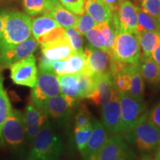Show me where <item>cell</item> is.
<instances>
[{
  "mask_svg": "<svg viewBox=\"0 0 160 160\" xmlns=\"http://www.w3.org/2000/svg\"><path fill=\"white\" fill-rule=\"evenodd\" d=\"M28 160H59L63 151L61 138L48 120L32 142Z\"/></svg>",
  "mask_w": 160,
  "mask_h": 160,
  "instance_id": "6da1fadb",
  "label": "cell"
},
{
  "mask_svg": "<svg viewBox=\"0 0 160 160\" xmlns=\"http://www.w3.org/2000/svg\"><path fill=\"white\" fill-rule=\"evenodd\" d=\"M31 21L22 12H9L0 38V53L31 37Z\"/></svg>",
  "mask_w": 160,
  "mask_h": 160,
  "instance_id": "7a4b0ae2",
  "label": "cell"
},
{
  "mask_svg": "<svg viewBox=\"0 0 160 160\" xmlns=\"http://www.w3.org/2000/svg\"><path fill=\"white\" fill-rule=\"evenodd\" d=\"M123 137L126 141L144 153L155 152L160 146V129L148 117Z\"/></svg>",
  "mask_w": 160,
  "mask_h": 160,
  "instance_id": "3957f363",
  "label": "cell"
},
{
  "mask_svg": "<svg viewBox=\"0 0 160 160\" xmlns=\"http://www.w3.org/2000/svg\"><path fill=\"white\" fill-rule=\"evenodd\" d=\"M121 111L122 134L134 128L148 117V111L143 100L131 97L128 93H117Z\"/></svg>",
  "mask_w": 160,
  "mask_h": 160,
  "instance_id": "277c9868",
  "label": "cell"
},
{
  "mask_svg": "<svg viewBox=\"0 0 160 160\" xmlns=\"http://www.w3.org/2000/svg\"><path fill=\"white\" fill-rule=\"evenodd\" d=\"M112 57L117 62L124 65H136L139 62L141 50L138 33L117 32Z\"/></svg>",
  "mask_w": 160,
  "mask_h": 160,
  "instance_id": "5b68a950",
  "label": "cell"
},
{
  "mask_svg": "<svg viewBox=\"0 0 160 160\" xmlns=\"http://www.w3.org/2000/svg\"><path fill=\"white\" fill-rule=\"evenodd\" d=\"M26 139L24 115L21 111L12 108L2 129L0 144L12 149L23 145Z\"/></svg>",
  "mask_w": 160,
  "mask_h": 160,
  "instance_id": "8992f818",
  "label": "cell"
},
{
  "mask_svg": "<svg viewBox=\"0 0 160 160\" xmlns=\"http://www.w3.org/2000/svg\"><path fill=\"white\" fill-rule=\"evenodd\" d=\"M84 55L86 62L84 73L92 76L110 74L112 77L117 62L110 53L88 45L84 50Z\"/></svg>",
  "mask_w": 160,
  "mask_h": 160,
  "instance_id": "52a82bcc",
  "label": "cell"
},
{
  "mask_svg": "<svg viewBox=\"0 0 160 160\" xmlns=\"http://www.w3.org/2000/svg\"><path fill=\"white\" fill-rule=\"evenodd\" d=\"M60 94L58 76L51 71H38L37 81L32 88L31 99L37 106L42 108L47 99Z\"/></svg>",
  "mask_w": 160,
  "mask_h": 160,
  "instance_id": "ba28073f",
  "label": "cell"
},
{
  "mask_svg": "<svg viewBox=\"0 0 160 160\" xmlns=\"http://www.w3.org/2000/svg\"><path fill=\"white\" fill-rule=\"evenodd\" d=\"M10 77L17 85L33 88L37 83L38 68L34 55L31 54L9 66Z\"/></svg>",
  "mask_w": 160,
  "mask_h": 160,
  "instance_id": "9c48e42d",
  "label": "cell"
},
{
  "mask_svg": "<svg viewBox=\"0 0 160 160\" xmlns=\"http://www.w3.org/2000/svg\"><path fill=\"white\" fill-rule=\"evenodd\" d=\"M96 160H137L122 136L110 137Z\"/></svg>",
  "mask_w": 160,
  "mask_h": 160,
  "instance_id": "30bf717a",
  "label": "cell"
},
{
  "mask_svg": "<svg viewBox=\"0 0 160 160\" xmlns=\"http://www.w3.org/2000/svg\"><path fill=\"white\" fill-rule=\"evenodd\" d=\"M113 25L116 33L124 31L137 33V6L130 0H125L119 3L117 13H113Z\"/></svg>",
  "mask_w": 160,
  "mask_h": 160,
  "instance_id": "8fae6325",
  "label": "cell"
},
{
  "mask_svg": "<svg viewBox=\"0 0 160 160\" xmlns=\"http://www.w3.org/2000/svg\"><path fill=\"white\" fill-rule=\"evenodd\" d=\"M23 115L26 139L31 144L44 124L48 120V117L45 111L36 105L31 98Z\"/></svg>",
  "mask_w": 160,
  "mask_h": 160,
  "instance_id": "7c38bea8",
  "label": "cell"
},
{
  "mask_svg": "<svg viewBox=\"0 0 160 160\" xmlns=\"http://www.w3.org/2000/svg\"><path fill=\"white\" fill-rule=\"evenodd\" d=\"M101 117V122L109 137L122 134L121 111L117 93L111 101L102 106Z\"/></svg>",
  "mask_w": 160,
  "mask_h": 160,
  "instance_id": "4fadbf2b",
  "label": "cell"
},
{
  "mask_svg": "<svg viewBox=\"0 0 160 160\" xmlns=\"http://www.w3.org/2000/svg\"><path fill=\"white\" fill-rule=\"evenodd\" d=\"M109 135L101 122L93 120V131L85 147L82 151V157L84 160H96L102 149Z\"/></svg>",
  "mask_w": 160,
  "mask_h": 160,
  "instance_id": "5bb4252c",
  "label": "cell"
},
{
  "mask_svg": "<svg viewBox=\"0 0 160 160\" xmlns=\"http://www.w3.org/2000/svg\"><path fill=\"white\" fill-rule=\"evenodd\" d=\"M94 87L87 99L97 106H103L117 94L112 77L110 74L93 76Z\"/></svg>",
  "mask_w": 160,
  "mask_h": 160,
  "instance_id": "9a60e30c",
  "label": "cell"
},
{
  "mask_svg": "<svg viewBox=\"0 0 160 160\" xmlns=\"http://www.w3.org/2000/svg\"><path fill=\"white\" fill-rule=\"evenodd\" d=\"M39 47V43L33 37H30L22 42L13 46L0 53V65L8 68L12 64L33 54Z\"/></svg>",
  "mask_w": 160,
  "mask_h": 160,
  "instance_id": "2e32d148",
  "label": "cell"
},
{
  "mask_svg": "<svg viewBox=\"0 0 160 160\" xmlns=\"http://www.w3.org/2000/svg\"><path fill=\"white\" fill-rule=\"evenodd\" d=\"M72 108L61 94L47 99L42 105V109L48 117L61 125H66L69 122Z\"/></svg>",
  "mask_w": 160,
  "mask_h": 160,
  "instance_id": "e0dca14e",
  "label": "cell"
},
{
  "mask_svg": "<svg viewBox=\"0 0 160 160\" xmlns=\"http://www.w3.org/2000/svg\"><path fill=\"white\" fill-rule=\"evenodd\" d=\"M52 71L57 75L79 74L86 71L85 57L83 53H73L65 60L52 61Z\"/></svg>",
  "mask_w": 160,
  "mask_h": 160,
  "instance_id": "ac0fdd59",
  "label": "cell"
},
{
  "mask_svg": "<svg viewBox=\"0 0 160 160\" xmlns=\"http://www.w3.org/2000/svg\"><path fill=\"white\" fill-rule=\"evenodd\" d=\"M58 80L59 84L60 94L65 98L70 106L73 108L78 102L81 100L79 75H59Z\"/></svg>",
  "mask_w": 160,
  "mask_h": 160,
  "instance_id": "d6986e66",
  "label": "cell"
},
{
  "mask_svg": "<svg viewBox=\"0 0 160 160\" xmlns=\"http://www.w3.org/2000/svg\"><path fill=\"white\" fill-rule=\"evenodd\" d=\"M41 50L44 57L52 61L65 60L74 53L66 38L48 45H42Z\"/></svg>",
  "mask_w": 160,
  "mask_h": 160,
  "instance_id": "ffe728a7",
  "label": "cell"
},
{
  "mask_svg": "<svg viewBox=\"0 0 160 160\" xmlns=\"http://www.w3.org/2000/svg\"><path fill=\"white\" fill-rule=\"evenodd\" d=\"M85 11L97 24L111 22L113 13L102 0H85Z\"/></svg>",
  "mask_w": 160,
  "mask_h": 160,
  "instance_id": "44dd1931",
  "label": "cell"
},
{
  "mask_svg": "<svg viewBox=\"0 0 160 160\" xmlns=\"http://www.w3.org/2000/svg\"><path fill=\"white\" fill-rule=\"evenodd\" d=\"M138 67L144 81L153 85L160 83V67L152 57H141Z\"/></svg>",
  "mask_w": 160,
  "mask_h": 160,
  "instance_id": "7402d4cb",
  "label": "cell"
},
{
  "mask_svg": "<svg viewBox=\"0 0 160 160\" xmlns=\"http://www.w3.org/2000/svg\"><path fill=\"white\" fill-rule=\"evenodd\" d=\"M48 14L51 16L57 24L65 29L75 28L78 19V16L64 8L59 0L53 4Z\"/></svg>",
  "mask_w": 160,
  "mask_h": 160,
  "instance_id": "603a6c76",
  "label": "cell"
},
{
  "mask_svg": "<svg viewBox=\"0 0 160 160\" xmlns=\"http://www.w3.org/2000/svg\"><path fill=\"white\" fill-rule=\"evenodd\" d=\"M59 26L57 22L48 14H44L31 21V34L37 40L42 36Z\"/></svg>",
  "mask_w": 160,
  "mask_h": 160,
  "instance_id": "cb8c5ba5",
  "label": "cell"
},
{
  "mask_svg": "<svg viewBox=\"0 0 160 160\" xmlns=\"http://www.w3.org/2000/svg\"><path fill=\"white\" fill-rule=\"evenodd\" d=\"M142 57H151L152 52L160 42L159 33L143 31L138 32Z\"/></svg>",
  "mask_w": 160,
  "mask_h": 160,
  "instance_id": "d4e9b609",
  "label": "cell"
},
{
  "mask_svg": "<svg viewBox=\"0 0 160 160\" xmlns=\"http://www.w3.org/2000/svg\"><path fill=\"white\" fill-rule=\"evenodd\" d=\"M133 65H122L112 77L113 86L117 93H127L130 89L131 81V71Z\"/></svg>",
  "mask_w": 160,
  "mask_h": 160,
  "instance_id": "484cf974",
  "label": "cell"
},
{
  "mask_svg": "<svg viewBox=\"0 0 160 160\" xmlns=\"http://www.w3.org/2000/svg\"><path fill=\"white\" fill-rule=\"evenodd\" d=\"M57 0H22L24 9L30 16L48 14Z\"/></svg>",
  "mask_w": 160,
  "mask_h": 160,
  "instance_id": "4316f807",
  "label": "cell"
},
{
  "mask_svg": "<svg viewBox=\"0 0 160 160\" xmlns=\"http://www.w3.org/2000/svg\"><path fill=\"white\" fill-rule=\"evenodd\" d=\"M145 84L138 67V63L132 66L131 81L130 89L127 93L138 99L143 100Z\"/></svg>",
  "mask_w": 160,
  "mask_h": 160,
  "instance_id": "83f0119b",
  "label": "cell"
},
{
  "mask_svg": "<svg viewBox=\"0 0 160 160\" xmlns=\"http://www.w3.org/2000/svg\"><path fill=\"white\" fill-rule=\"evenodd\" d=\"M137 33L143 31L159 33L160 22L148 13H146L139 7H137Z\"/></svg>",
  "mask_w": 160,
  "mask_h": 160,
  "instance_id": "f1b7e54d",
  "label": "cell"
},
{
  "mask_svg": "<svg viewBox=\"0 0 160 160\" xmlns=\"http://www.w3.org/2000/svg\"><path fill=\"white\" fill-rule=\"evenodd\" d=\"M12 110V106L4 88V78L2 75L0 76V141L2 137V129L3 125L8 119Z\"/></svg>",
  "mask_w": 160,
  "mask_h": 160,
  "instance_id": "f546056e",
  "label": "cell"
},
{
  "mask_svg": "<svg viewBox=\"0 0 160 160\" xmlns=\"http://www.w3.org/2000/svg\"><path fill=\"white\" fill-rule=\"evenodd\" d=\"M99 30L105 39V51L112 56L116 39V30L113 20L108 22L99 24Z\"/></svg>",
  "mask_w": 160,
  "mask_h": 160,
  "instance_id": "4dcf8cb0",
  "label": "cell"
},
{
  "mask_svg": "<svg viewBox=\"0 0 160 160\" xmlns=\"http://www.w3.org/2000/svg\"><path fill=\"white\" fill-rule=\"evenodd\" d=\"M93 126L91 114L85 104H79L77 113L75 115V128L80 129H88Z\"/></svg>",
  "mask_w": 160,
  "mask_h": 160,
  "instance_id": "1f68e13d",
  "label": "cell"
},
{
  "mask_svg": "<svg viewBox=\"0 0 160 160\" xmlns=\"http://www.w3.org/2000/svg\"><path fill=\"white\" fill-rule=\"evenodd\" d=\"M65 37L75 53H83V39L80 33L75 28L65 29Z\"/></svg>",
  "mask_w": 160,
  "mask_h": 160,
  "instance_id": "d6a6232c",
  "label": "cell"
},
{
  "mask_svg": "<svg viewBox=\"0 0 160 160\" xmlns=\"http://www.w3.org/2000/svg\"><path fill=\"white\" fill-rule=\"evenodd\" d=\"M65 31L61 26H58L56 28L53 29L52 31H49L48 33H45L38 38L37 39V42L40 45H45L48 44L55 42L60 41V40L65 39Z\"/></svg>",
  "mask_w": 160,
  "mask_h": 160,
  "instance_id": "836d02e7",
  "label": "cell"
},
{
  "mask_svg": "<svg viewBox=\"0 0 160 160\" xmlns=\"http://www.w3.org/2000/svg\"><path fill=\"white\" fill-rule=\"evenodd\" d=\"M80 83V98L88 99L94 87V77L86 73H79Z\"/></svg>",
  "mask_w": 160,
  "mask_h": 160,
  "instance_id": "e575fe53",
  "label": "cell"
},
{
  "mask_svg": "<svg viewBox=\"0 0 160 160\" xmlns=\"http://www.w3.org/2000/svg\"><path fill=\"white\" fill-rule=\"evenodd\" d=\"M86 39L90 44V45L95 48L104 50L105 51V39L102 35L99 30V24L95 27L88 31L85 34Z\"/></svg>",
  "mask_w": 160,
  "mask_h": 160,
  "instance_id": "d590c367",
  "label": "cell"
},
{
  "mask_svg": "<svg viewBox=\"0 0 160 160\" xmlns=\"http://www.w3.org/2000/svg\"><path fill=\"white\" fill-rule=\"evenodd\" d=\"M97 25V22L87 13L78 17V19L76 24L75 28L79 32L81 35H85L88 31L93 28Z\"/></svg>",
  "mask_w": 160,
  "mask_h": 160,
  "instance_id": "8d00e7d4",
  "label": "cell"
},
{
  "mask_svg": "<svg viewBox=\"0 0 160 160\" xmlns=\"http://www.w3.org/2000/svg\"><path fill=\"white\" fill-rule=\"evenodd\" d=\"M92 131H93V126L88 129H80L78 128H74V142L79 152L82 151L85 147L91 137Z\"/></svg>",
  "mask_w": 160,
  "mask_h": 160,
  "instance_id": "74e56055",
  "label": "cell"
},
{
  "mask_svg": "<svg viewBox=\"0 0 160 160\" xmlns=\"http://www.w3.org/2000/svg\"><path fill=\"white\" fill-rule=\"evenodd\" d=\"M140 8L160 22V0H142Z\"/></svg>",
  "mask_w": 160,
  "mask_h": 160,
  "instance_id": "f35d334b",
  "label": "cell"
},
{
  "mask_svg": "<svg viewBox=\"0 0 160 160\" xmlns=\"http://www.w3.org/2000/svg\"><path fill=\"white\" fill-rule=\"evenodd\" d=\"M61 5L74 14L80 16L85 13V0H59Z\"/></svg>",
  "mask_w": 160,
  "mask_h": 160,
  "instance_id": "ab89813d",
  "label": "cell"
},
{
  "mask_svg": "<svg viewBox=\"0 0 160 160\" xmlns=\"http://www.w3.org/2000/svg\"><path fill=\"white\" fill-rule=\"evenodd\" d=\"M148 119L160 129V102L148 111Z\"/></svg>",
  "mask_w": 160,
  "mask_h": 160,
  "instance_id": "60d3db41",
  "label": "cell"
},
{
  "mask_svg": "<svg viewBox=\"0 0 160 160\" xmlns=\"http://www.w3.org/2000/svg\"><path fill=\"white\" fill-rule=\"evenodd\" d=\"M52 60H50L44 57L42 55L39 60V66H38V71H52Z\"/></svg>",
  "mask_w": 160,
  "mask_h": 160,
  "instance_id": "b9f144b4",
  "label": "cell"
},
{
  "mask_svg": "<svg viewBox=\"0 0 160 160\" xmlns=\"http://www.w3.org/2000/svg\"><path fill=\"white\" fill-rule=\"evenodd\" d=\"M102 1L111 9L112 13H117L119 6V2L118 0H102Z\"/></svg>",
  "mask_w": 160,
  "mask_h": 160,
  "instance_id": "7bdbcfd3",
  "label": "cell"
},
{
  "mask_svg": "<svg viewBox=\"0 0 160 160\" xmlns=\"http://www.w3.org/2000/svg\"><path fill=\"white\" fill-rule=\"evenodd\" d=\"M8 13L9 12H8L7 11L0 10V38H1L2 33L4 26H5V23L6 20H7Z\"/></svg>",
  "mask_w": 160,
  "mask_h": 160,
  "instance_id": "ee69618b",
  "label": "cell"
},
{
  "mask_svg": "<svg viewBox=\"0 0 160 160\" xmlns=\"http://www.w3.org/2000/svg\"><path fill=\"white\" fill-rule=\"evenodd\" d=\"M151 57L157 64L160 67V42L157 45L153 52H152Z\"/></svg>",
  "mask_w": 160,
  "mask_h": 160,
  "instance_id": "f6af8a7d",
  "label": "cell"
},
{
  "mask_svg": "<svg viewBox=\"0 0 160 160\" xmlns=\"http://www.w3.org/2000/svg\"><path fill=\"white\" fill-rule=\"evenodd\" d=\"M141 160H160V146L155 151L153 157L149 154H144L141 158Z\"/></svg>",
  "mask_w": 160,
  "mask_h": 160,
  "instance_id": "bcb514c9",
  "label": "cell"
},
{
  "mask_svg": "<svg viewBox=\"0 0 160 160\" xmlns=\"http://www.w3.org/2000/svg\"><path fill=\"white\" fill-rule=\"evenodd\" d=\"M118 1H119V2L120 3V2H123V1H125V0H118Z\"/></svg>",
  "mask_w": 160,
  "mask_h": 160,
  "instance_id": "7dc6e473",
  "label": "cell"
},
{
  "mask_svg": "<svg viewBox=\"0 0 160 160\" xmlns=\"http://www.w3.org/2000/svg\"><path fill=\"white\" fill-rule=\"evenodd\" d=\"M159 37H160V26H159Z\"/></svg>",
  "mask_w": 160,
  "mask_h": 160,
  "instance_id": "c3c4849f",
  "label": "cell"
},
{
  "mask_svg": "<svg viewBox=\"0 0 160 160\" xmlns=\"http://www.w3.org/2000/svg\"><path fill=\"white\" fill-rule=\"evenodd\" d=\"M1 68H2V66L0 65V69H1ZM1 75H2V73H1V72H0V76H1Z\"/></svg>",
  "mask_w": 160,
  "mask_h": 160,
  "instance_id": "681fc988",
  "label": "cell"
}]
</instances>
